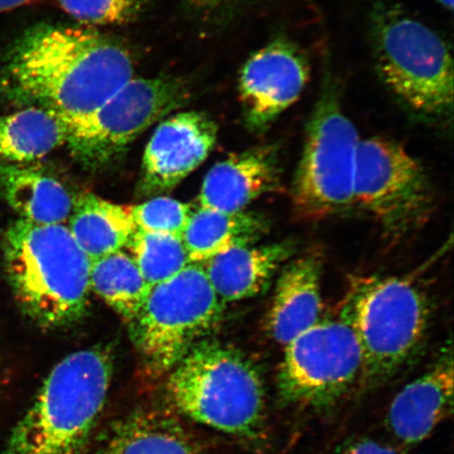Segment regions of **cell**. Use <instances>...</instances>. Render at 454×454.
<instances>
[{
	"label": "cell",
	"mask_w": 454,
	"mask_h": 454,
	"mask_svg": "<svg viewBox=\"0 0 454 454\" xmlns=\"http://www.w3.org/2000/svg\"><path fill=\"white\" fill-rule=\"evenodd\" d=\"M168 373L170 401L184 416L237 438H259L265 389L258 368L232 346L204 339Z\"/></svg>",
	"instance_id": "cell-4"
},
{
	"label": "cell",
	"mask_w": 454,
	"mask_h": 454,
	"mask_svg": "<svg viewBox=\"0 0 454 454\" xmlns=\"http://www.w3.org/2000/svg\"><path fill=\"white\" fill-rule=\"evenodd\" d=\"M134 73L129 51L92 28L39 26L4 57L0 93L70 121L98 109Z\"/></svg>",
	"instance_id": "cell-1"
},
{
	"label": "cell",
	"mask_w": 454,
	"mask_h": 454,
	"mask_svg": "<svg viewBox=\"0 0 454 454\" xmlns=\"http://www.w3.org/2000/svg\"><path fill=\"white\" fill-rule=\"evenodd\" d=\"M31 0H0V13L22 7Z\"/></svg>",
	"instance_id": "cell-29"
},
{
	"label": "cell",
	"mask_w": 454,
	"mask_h": 454,
	"mask_svg": "<svg viewBox=\"0 0 454 454\" xmlns=\"http://www.w3.org/2000/svg\"><path fill=\"white\" fill-rule=\"evenodd\" d=\"M268 231V220L258 214L225 213L200 207L192 212L181 238L191 263H203L231 248L259 242Z\"/></svg>",
	"instance_id": "cell-19"
},
{
	"label": "cell",
	"mask_w": 454,
	"mask_h": 454,
	"mask_svg": "<svg viewBox=\"0 0 454 454\" xmlns=\"http://www.w3.org/2000/svg\"><path fill=\"white\" fill-rule=\"evenodd\" d=\"M114 371L109 348L75 351L52 369L0 454H79L106 405Z\"/></svg>",
	"instance_id": "cell-3"
},
{
	"label": "cell",
	"mask_w": 454,
	"mask_h": 454,
	"mask_svg": "<svg viewBox=\"0 0 454 454\" xmlns=\"http://www.w3.org/2000/svg\"><path fill=\"white\" fill-rule=\"evenodd\" d=\"M67 229L90 261L127 247L136 226L129 207L94 194L77 197Z\"/></svg>",
	"instance_id": "cell-21"
},
{
	"label": "cell",
	"mask_w": 454,
	"mask_h": 454,
	"mask_svg": "<svg viewBox=\"0 0 454 454\" xmlns=\"http://www.w3.org/2000/svg\"><path fill=\"white\" fill-rule=\"evenodd\" d=\"M309 74L308 56L287 39H276L249 57L239 78L247 127L257 133L269 129L300 98Z\"/></svg>",
	"instance_id": "cell-12"
},
{
	"label": "cell",
	"mask_w": 454,
	"mask_h": 454,
	"mask_svg": "<svg viewBox=\"0 0 454 454\" xmlns=\"http://www.w3.org/2000/svg\"><path fill=\"white\" fill-rule=\"evenodd\" d=\"M217 137V124L201 112L178 113L163 121L142 159L141 194L173 190L206 161Z\"/></svg>",
	"instance_id": "cell-13"
},
{
	"label": "cell",
	"mask_w": 454,
	"mask_h": 454,
	"mask_svg": "<svg viewBox=\"0 0 454 454\" xmlns=\"http://www.w3.org/2000/svg\"><path fill=\"white\" fill-rule=\"evenodd\" d=\"M90 284V291L128 323L138 314L152 288L132 255L122 249L92 261Z\"/></svg>",
	"instance_id": "cell-23"
},
{
	"label": "cell",
	"mask_w": 454,
	"mask_h": 454,
	"mask_svg": "<svg viewBox=\"0 0 454 454\" xmlns=\"http://www.w3.org/2000/svg\"><path fill=\"white\" fill-rule=\"evenodd\" d=\"M359 144L355 124L328 90L311 114L294 178L293 202L301 215L323 219L353 206Z\"/></svg>",
	"instance_id": "cell-8"
},
{
	"label": "cell",
	"mask_w": 454,
	"mask_h": 454,
	"mask_svg": "<svg viewBox=\"0 0 454 454\" xmlns=\"http://www.w3.org/2000/svg\"><path fill=\"white\" fill-rule=\"evenodd\" d=\"M354 203L388 235L402 237L429 219L434 196L424 168L404 147L371 138L357 146Z\"/></svg>",
	"instance_id": "cell-10"
},
{
	"label": "cell",
	"mask_w": 454,
	"mask_h": 454,
	"mask_svg": "<svg viewBox=\"0 0 454 454\" xmlns=\"http://www.w3.org/2000/svg\"><path fill=\"white\" fill-rule=\"evenodd\" d=\"M280 183L276 147H252L230 155L209 169L199 194V204L220 212H244L260 197L279 189Z\"/></svg>",
	"instance_id": "cell-14"
},
{
	"label": "cell",
	"mask_w": 454,
	"mask_h": 454,
	"mask_svg": "<svg viewBox=\"0 0 454 454\" xmlns=\"http://www.w3.org/2000/svg\"><path fill=\"white\" fill-rule=\"evenodd\" d=\"M0 192L20 219L38 225L66 224L78 197L36 162L0 164Z\"/></svg>",
	"instance_id": "cell-18"
},
{
	"label": "cell",
	"mask_w": 454,
	"mask_h": 454,
	"mask_svg": "<svg viewBox=\"0 0 454 454\" xmlns=\"http://www.w3.org/2000/svg\"><path fill=\"white\" fill-rule=\"evenodd\" d=\"M429 301L404 277L351 279L340 310L359 340L361 379L369 387L394 376L421 345L429 323Z\"/></svg>",
	"instance_id": "cell-5"
},
{
	"label": "cell",
	"mask_w": 454,
	"mask_h": 454,
	"mask_svg": "<svg viewBox=\"0 0 454 454\" xmlns=\"http://www.w3.org/2000/svg\"><path fill=\"white\" fill-rule=\"evenodd\" d=\"M322 261L309 254L292 260L278 278L266 316L270 337L286 346L321 320Z\"/></svg>",
	"instance_id": "cell-16"
},
{
	"label": "cell",
	"mask_w": 454,
	"mask_h": 454,
	"mask_svg": "<svg viewBox=\"0 0 454 454\" xmlns=\"http://www.w3.org/2000/svg\"><path fill=\"white\" fill-rule=\"evenodd\" d=\"M187 96L178 79L134 76L92 113L65 121L66 144L83 166H105L145 129L183 106Z\"/></svg>",
	"instance_id": "cell-9"
},
{
	"label": "cell",
	"mask_w": 454,
	"mask_h": 454,
	"mask_svg": "<svg viewBox=\"0 0 454 454\" xmlns=\"http://www.w3.org/2000/svg\"><path fill=\"white\" fill-rule=\"evenodd\" d=\"M184 2L197 10L211 11L226 7L236 0H184Z\"/></svg>",
	"instance_id": "cell-28"
},
{
	"label": "cell",
	"mask_w": 454,
	"mask_h": 454,
	"mask_svg": "<svg viewBox=\"0 0 454 454\" xmlns=\"http://www.w3.org/2000/svg\"><path fill=\"white\" fill-rule=\"evenodd\" d=\"M5 272L24 314L43 328L69 326L88 309L92 261L67 224L17 219L4 232Z\"/></svg>",
	"instance_id": "cell-2"
},
{
	"label": "cell",
	"mask_w": 454,
	"mask_h": 454,
	"mask_svg": "<svg viewBox=\"0 0 454 454\" xmlns=\"http://www.w3.org/2000/svg\"><path fill=\"white\" fill-rule=\"evenodd\" d=\"M372 43L379 75L397 99L423 115L451 113L453 60L439 34L401 9L381 8Z\"/></svg>",
	"instance_id": "cell-6"
},
{
	"label": "cell",
	"mask_w": 454,
	"mask_h": 454,
	"mask_svg": "<svg viewBox=\"0 0 454 454\" xmlns=\"http://www.w3.org/2000/svg\"><path fill=\"white\" fill-rule=\"evenodd\" d=\"M224 303L200 263L151 288L129 331L147 367L168 373L192 346L218 328Z\"/></svg>",
	"instance_id": "cell-7"
},
{
	"label": "cell",
	"mask_w": 454,
	"mask_h": 454,
	"mask_svg": "<svg viewBox=\"0 0 454 454\" xmlns=\"http://www.w3.org/2000/svg\"><path fill=\"white\" fill-rule=\"evenodd\" d=\"M451 353L414 379L395 396L387 414L388 427L397 440L416 445L427 439L453 408Z\"/></svg>",
	"instance_id": "cell-15"
},
{
	"label": "cell",
	"mask_w": 454,
	"mask_h": 454,
	"mask_svg": "<svg viewBox=\"0 0 454 454\" xmlns=\"http://www.w3.org/2000/svg\"><path fill=\"white\" fill-rule=\"evenodd\" d=\"M436 2L448 10H452L453 8V0H436Z\"/></svg>",
	"instance_id": "cell-30"
},
{
	"label": "cell",
	"mask_w": 454,
	"mask_h": 454,
	"mask_svg": "<svg viewBox=\"0 0 454 454\" xmlns=\"http://www.w3.org/2000/svg\"><path fill=\"white\" fill-rule=\"evenodd\" d=\"M62 10L87 25H124L137 17L147 0H57Z\"/></svg>",
	"instance_id": "cell-26"
},
{
	"label": "cell",
	"mask_w": 454,
	"mask_h": 454,
	"mask_svg": "<svg viewBox=\"0 0 454 454\" xmlns=\"http://www.w3.org/2000/svg\"><path fill=\"white\" fill-rule=\"evenodd\" d=\"M340 454H397L393 447L374 440H360L344 448Z\"/></svg>",
	"instance_id": "cell-27"
},
{
	"label": "cell",
	"mask_w": 454,
	"mask_h": 454,
	"mask_svg": "<svg viewBox=\"0 0 454 454\" xmlns=\"http://www.w3.org/2000/svg\"><path fill=\"white\" fill-rule=\"evenodd\" d=\"M67 137V123L52 111L27 106L0 115V164L36 162Z\"/></svg>",
	"instance_id": "cell-22"
},
{
	"label": "cell",
	"mask_w": 454,
	"mask_h": 454,
	"mask_svg": "<svg viewBox=\"0 0 454 454\" xmlns=\"http://www.w3.org/2000/svg\"><path fill=\"white\" fill-rule=\"evenodd\" d=\"M363 354L343 317L320 320L284 346L278 388L284 400L314 407L332 404L362 377Z\"/></svg>",
	"instance_id": "cell-11"
},
{
	"label": "cell",
	"mask_w": 454,
	"mask_h": 454,
	"mask_svg": "<svg viewBox=\"0 0 454 454\" xmlns=\"http://www.w3.org/2000/svg\"><path fill=\"white\" fill-rule=\"evenodd\" d=\"M127 247L151 287L172 279L191 263L180 236L136 230Z\"/></svg>",
	"instance_id": "cell-24"
},
{
	"label": "cell",
	"mask_w": 454,
	"mask_h": 454,
	"mask_svg": "<svg viewBox=\"0 0 454 454\" xmlns=\"http://www.w3.org/2000/svg\"><path fill=\"white\" fill-rule=\"evenodd\" d=\"M294 254V243L288 241L252 244L231 248L200 264L220 300L237 302L262 294Z\"/></svg>",
	"instance_id": "cell-17"
},
{
	"label": "cell",
	"mask_w": 454,
	"mask_h": 454,
	"mask_svg": "<svg viewBox=\"0 0 454 454\" xmlns=\"http://www.w3.org/2000/svg\"><path fill=\"white\" fill-rule=\"evenodd\" d=\"M93 454H198L173 417L155 411L129 414L113 426Z\"/></svg>",
	"instance_id": "cell-20"
},
{
	"label": "cell",
	"mask_w": 454,
	"mask_h": 454,
	"mask_svg": "<svg viewBox=\"0 0 454 454\" xmlns=\"http://www.w3.org/2000/svg\"><path fill=\"white\" fill-rule=\"evenodd\" d=\"M136 230L183 236L192 214L189 204L169 197H156L152 200L129 207Z\"/></svg>",
	"instance_id": "cell-25"
}]
</instances>
